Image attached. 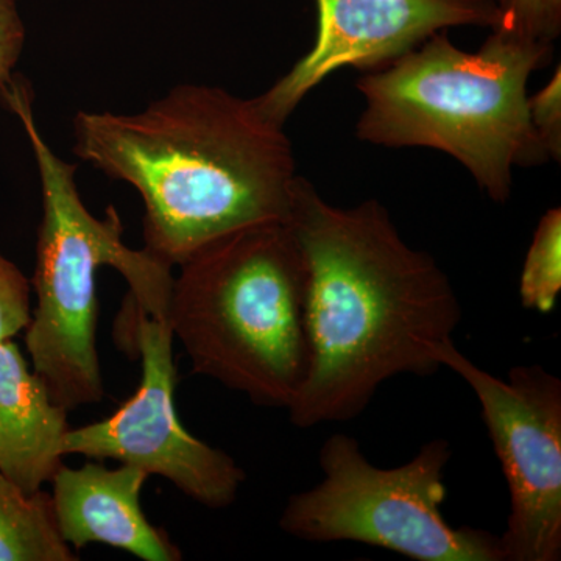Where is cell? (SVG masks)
Instances as JSON below:
<instances>
[{"label": "cell", "mask_w": 561, "mask_h": 561, "mask_svg": "<svg viewBox=\"0 0 561 561\" xmlns=\"http://www.w3.org/2000/svg\"><path fill=\"white\" fill-rule=\"evenodd\" d=\"M531 127L537 133L541 146L552 160L561 154V79L560 68L556 76L537 94L527 99Z\"/></svg>", "instance_id": "obj_16"}, {"label": "cell", "mask_w": 561, "mask_h": 561, "mask_svg": "<svg viewBox=\"0 0 561 561\" xmlns=\"http://www.w3.org/2000/svg\"><path fill=\"white\" fill-rule=\"evenodd\" d=\"M55 524L50 494H28L0 474V561H77Z\"/></svg>", "instance_id": "obj_12"}, {"label": "cell", "mask_w": 561, "mask_h": 561, "mask_svg": "<svg viewBox=\"0 0 561 561\" xmlns=\"http://www.w3.org/2000/svg\"><path fill=\"white\" fill-rule=\"evenodd\" d=\"M25 27L16 0H0V91L13 80L24 50Z\"/></svg>", "instance_id": "obj_17"}, {"label": "cell", "mask_w": 561, "mask_h": 561, "mask_svg": "<svg viewBox=\"0 0 561 561\" xmlns=\"http://www.w3.org/2000/svg\"><path fill=\"white\" fill-rule=\"evenodd\" d=\"M312 49L256 98L265 116L286 124L317 84L343 68L381 69L435 33L459 25L496 27V0H317Z\"/></svg>", "instance_id": "obj_9"}, {"label": "cell", "mask_w": 561, "mask_h": 561, "mask_svg": "<svg viewBox=\"0 0 561 561\" xmlns=\"http://www.w3.org/2000/svg\"><path fill=\"white\" fill-rule=\"evenodd\" d=\"M68 413L51 400L20 346L0 342V474L25 493L43 490L66 457Z\"/></svg>", "instance_id": "obj_11"}, {"label": "cell", "mask_w": 561, "mask_h": 561, "mask_svg": "<svg viewBox=\"0 0 561 561\" xmlns=\"http://www.w3.org/2000/svg\"><path fill=\"white\" fill-rule=\"evenodd\" d=\"M561 291V209H549L538 221L519 278L524 309L549 313Z\"/></svg>", "instance_id": "obj_13"}, {"label": "cell", "mask_w": 561, "mask_h": 561, "mask_svg": "<svg viewBox=\"0 0 561 561\" xmlns=\"http://www.w3.org/2000/svg\"><path fill=\"white\" fill-rule=\"evenodd\" d=\"M440 367L474 391L511 493L500 535L504 561L561 559V381L540 365H518L507 379L476 365L454 341L435 350Z\"/></svg>", "instance_id": "obj_7"}, {"label": "cell", "mask_w": 561, "mask_h": 561, "mask_svg": "<svg viewBox=\"0 0 561 561\" xmlns=\"http://www.w3.org/2000/svg\"><path fill=\"white\" fill-rule=\"evenodd\" d=\"M494 28L552 46L561 28V0H505Z\"/></svg>", "instance_id": "obj_14"}, {"label": "cell", "mask_w": 561, "mask_h": 561, "mask_svg": "<svg viewBox=\"0 0 561 561\" xmlns=\"http://www.w3.org/2000/svg\"><path fill=\"white\" fill-rule=\"evenodd\" d=\"M32 283L0 253V342L13 341L32 320Z\"/></svg>", "instance_id": "obj_15"}, {"label": "cell", "mask_w": 561, "mask_h": 561, "mask_svg": "<svg viewBox=\"0 0 561 561\" xmlns=\"http://www.w3.org/2000/svg\"><path fill=\"white\" fill-rule=\"evenodd\" d=\"M147 479L146 471L131 465H61L50 481L51 508L61 540L76 549L94 542L111 546L144 561H180V549L142 511L140 494Z\"/></svg>", "instance_id": "obj_10"}, {"label": "cell", "mask_w": 561, "mask_h": 561, "mask_svg": "<svg viewBox=\"0 0 561 561\" xmlns=\"http://www.w3.org/2000/svg\"><path fill=\"white\" fill-rule=\"evenodd\" d=\"M21 121L39 173L43 219L36 242L32 290L36 305L25 328L32 368L66 411L105 398L98 351L95 273L110 265L127 280L128 297L151 319L168 320L172 267L149 251L125 245L124 225L110 206L105 217L87 208L76 183V164L50 149L33 114L32 95L21 77L0 91Z\"/></svg>", "instance_id": "obj_5"}, {"label": "cell", "mask_w": 561, "mask_h": 561, "mask_svg": "<svg viewBox=\"0 0 561 561\" xmlns=\"http://www.w3.org/2000/svg\"><path fill=\"white\" fill-rule=\"evenodd\" d=\"M289 224L308 268L309 371L291 424L357 419L383 382L440 370L461 306L426 251L412 249L381 203L339 208L300 179Z\"/></svg>", "instance_id": "obj_1"}, {"label": "cell", "mask_w": 561, "mask_h": 561, "mask_svg": "<svg viewBox=\"0 0 561 561\" xmlns=\"http://www.w3.org/2000/svg\"><path fill=\"white\" fill-rule=\"evenodd\" d=\"M128 306L142 364L138 390L108 419L70 427L62 453L131 465L168 479L203 507H231L247 474L230 454L198 440L181 424L173 402L179 375L171 323L151 319L130 297Z\"/></svg>", "instance_id": "obj_8"}, {"label": "cell", "mask_w": 561, "mask_h": 561, "mask_svg": "<svg viewBox=\"0 0 561 561\" xmlns=\"http://www.w3.org/2000/svg\"><path fill=\"white\" fill-rule=\"evenodd\" d=\"M496 2L500 3L501 9H502V5H504L505 0H496Z\"/></svg>", "instance_id": "obj_18"}, {"label": "cell", "mask_w": 561, "mask_h": 561, "mask_svg": "<svg viewBox=\"0 0 561 561\" xmlns=\"http://www.w3.org/2000/svg\"><path fill=\"white\" fill-rule=\"evenodd\" d=\"M552 57L551 44L493 28L465 51L445 32L357 81L365 110L357 138L383 147H431L470 171L491 201L512 194L515 165L541 164L530 124L527 80Z\"/></svg>", "instance_id": "obj_3"}, {"label": "cell", "mask_w": 561, "mask_h": 561, "mask_svg": "<svg viewBox=\"0 0 561 561\" xmlns=\"http://www.w3.org/2000/svg\"><path fill=\"white\" fill-rule=\"evenodd\" d=\"M179 268L168 320L192 373L287 411L309 371L308 268L289 221L228 232Z\"/></svg>", "instance_id": "obj_4"}, {"label": "cell", "mask_w": 561, "mask_h": 561, "mask_svg": "<svg viewBox=\"0 0 561 561\" xmlns=\"http://www.w3.org/2000/svg\"><path fill=\"white\" fill-rule=\"evenodd\" d=\"M73 153L144 202V250L169 267L206 243L289 221L301 176L284 125L256 99L180 84L135 114L79 111Z\"/></svg>", "instance_id": "obj_2"}, {"label": "cell", "mask_w": 561, "mask_h": 561, "mask_svg": "<svg viewBox=\"0 0 561 561\" xmlns=\"http://www.w3.org/2000/svg\"><path fill=\"white\" fill-rule=\"evenodd\" d=\"M451 456L449 442L437 438L408 463L379 468L356 438L331 435L319 454L323 481L291 494L280 530L302 541L360 542L416 561H504L500 535L446 522Z\"/></svg>", "instance_id": "obj_6"}]
</instances>
